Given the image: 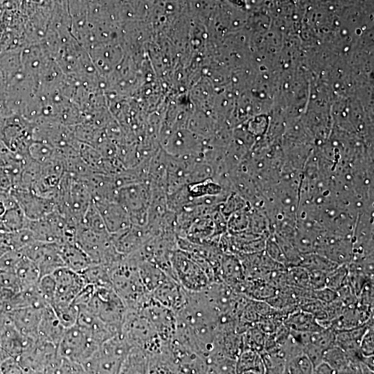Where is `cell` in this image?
I'll list each match as a JSON object with an SVG mask.
<instances>
[{
    "label": "cell",
    "mask_w": 374,
    "mask_h": 374,
    "mask_svg": "<svg viewBox=\"0 0 374 374\" xmlns=\"http://www.w3.org/2000/svg\"><path fill=\"white\" fill-rule=\"evenodd\" d=\"M0 373H24L17 358L8 355L0 363Z\"/></svg>",
    "instance_id": "d6986e66"
},
{
    "label": "cell",
    "mask_w": 374,
    "mask_h": 374,
    "mask_svg": "<svg viewBox=\"0 0 374 374\" xmlns=\"http://www.w3.org/2000/svg\"><path fill=\"white\" fill-rule=\"evenodd\" d=\"M77 307L84 308L104 322L121 331L127 308L112 287L95 286L88 301Z\"/></svg>",
    "instance_id": "3957f363"
},
{
    "label": "cell",
    "mask_w": 374,
    "mask_h": 374,
    "mask_svg": "<svg viewBox=\"0 0 374 374\" xmlns=\"http://www.w3.org/2000/svg\"><path fill=\"white\" fill-rule=\"evenodd\" d=\"M43 308L27 306L16 308L6 312L22 335L36 339H37V328Z\"/></svg>",
    "instance_id": "9c48e42d"
},
{
    "label": "cell",
    "mask_w": 374,
    "mask_h": 374,
    "mask_svg": "<svg viewBox=\"0 0 374 374\" xmlns=\"http://www.w3.org/2000/svg\"><path fill=\"white\" fill-rule=\"evenodd\" d=\"M323 361L327 362L335 371H344L349 362L346 355L338 348H328L323 353Z\"/></svg>",
    "instance_id": "2e32d148"
},
{
    "label": "cell",
    "mask_w": 374,
    "mask_h": 374,
    "mask_svg": "<svg viewBox=\"0 0 374 374\" xmlns=\"http://www.w3.org/2000/svg\"><path fill=\"white\" fill-rule=\"evenodd\" d=\"M55 280L51 274H48L40 278L37 288L43 300L47 305H51L55 294Z\"/></svg>",
    "instance_id": "e0dca14e"
},
{
    "label": "cell",
    "mask_w": 374,
    "mask_h": 374,
    "mask_svg": "<svg viewBox=\"0 0 374 374\" xmlns=\"http://www.w3.org/2000/svg\"><path fill=\"white\" fill-rule=\"evenodd\" d=\"M17 359L24 373H56L60 356L56 346L37 338Z\"/></svg>",
    "instance_id": "277c9868"
},
{
    "label": "cell",
    "mask_w": 374,
    "mask_h": 374,
    "mask_svg": "<svg viewBox=\"0 0 374 374\" xmlns=\"http://www.w3.org/2000/svg\"><path fill=\"white\" fill-rule=\"evenodd\" d=\"M19 251L36 264L41 277L65 267L57 243L35 241Z\"/></svg>",
    "instance_id": "52a82bcc"
},
{
    "label": "cell",
    "mask_w": 374,
    "mask_h": 374,
    "mask_svg": "<svg viewBox=\"0 0 374 374\" xmlns=\"http://www.w3.org/2000/svg\"><path fill=\"white\" fill-rule=\"evenodd\" d=\"M314 373H332L335 370L326 362L322 361L314 368Z\"/></svg>",
    "instance_id": "603a6c76"
},
{
    "label": "cell",
    "mask_w": 374,
    "mask_h": 374,
    "mask_svg": "<svg viewBox=\"0 0 374 374\" xmlns=\"http://www.w3.org/2000/svg\"><path fill=\"white\" fill-rule=\"evenodd\" d=\"M130 348L121 333L111 337L82 364L85 373H120Z\"/></svg>",
    "instance_id": "7a4b0ae2"
},
{
    "label": "cell",
    "mask_w": 374,
    "mask_h": 374,
    "mask_svg": "<svg viewBox=\"0 0 374 374\" xmlns=\"http://www.w3.org/2000/svg\"><path fill=\"white\" fill-rule=\"evenodd\" d=\"M172 278L183 288L197 293L205 290L213 279L212 266L183 253H174L170 259Z\"/></svg>",
    "instance_id": "6da1fadb"
},
{
    "label": "cell",
    "mask_w": 374,
    "mask_h": 374,
    "mask_svg": "<svg viewBox=\"0 0 374 374\" xmlns=\"http://www.w3.org/2000/svg\"><path fill=\"white\" fill-rule=\"evenodd\" d=\"M361 348L362 352L366 354L365 355H371L373 353V337H371L369 332L364 335L361 341Z\"/></svg>",
    "instance_id": "7402d4cb"
},
{
    "label": "cell",
    "mask_w": 374,
    "mask_h": 374,
    "mask_svg": "<svg viewBox=\"0 0 374 374\" xmlns=\"http://www.w3.org/2000/svg\"><path fill=\"white\" fill-rule=\"evenodd\" d=\"M102 344L77 323L66 328L57 346L58 354L66 359L82 364Z\"/></svg>",
    "instance_id": "5b68a950"
},
{
    "label": "cell",
    "mask_w": 374,
    "mask_h": 374,
    "mask_svg": "<svg viewBox=\"0 0 374 374\" xmlns=\"http://www.w3.org/2000/svg\"><path fill=\"white\" fill-rule=\"evenodd\" d=\"M260 358L253 351L248 350L241 355L235 366L238 373H262L263 366H260Z\"/></svg>",
    "instance_id": "9a60e30c"
},
{
    "label": "cell",
    "mask_w": 374,
    "mask_h": 374,
    "mask_svg": "<svg viewBox=\"0 0 374 374\" xmlns=\"http://www.w3.org/2000/svg\"><path fill=\"white\" fill-rule=\"evenodd\" d=\"M14 272L18 278L20 290L36 286L41 278L36 264L24 254L16 265Z\"/></svg>",
    "instance_id": "4fadbf2b"
},
{
    "label": "cell",
    "mask_w": 374,
    "mask_h": 374,
    "mask_svg": "<svg viewBox=\"0 0 374 374\" xmlns=\"http://www.w3.org/2000/svg\"><path fill=\"white\" fill-rule=\"evenodd\" d=\"M59 248L64 266L73 271L81 274L94 264L75 242L59 244Z\"/></svg>",
    "instance_id": "7c38bea8"
},
{
    "label": "cell",
    "mask_w": 374,
    "mask_h": 374,
    "mask_svg": "<svg viewBox=\"0 0 374 374\" xmlns=\"http://www.w3.org/2000/svg\"><path fill=\"white\" fill-rule=\"evenodd\" d=\"M324 351L313 344L306 346L305 353L311 361L314 368L323 361Z\"/></svg>",
    "instance_id": "ffe728a7"
},
{
    "label": "cell",
    "mask_w": 374,
    "mask_h": 374,
    "mask_svg": "<svg viewBox=\"0 0 374 374\" xmlns=\"http://www.w3.org/2000/svg\"><path fill=\"white\" fill-rule=\"evenodd\" d=\"M185 290L174 278L168 276L152 294L160 304L175 312L182 310L188 301Z\"/></svg>",
    "instance_id": "ba28073f"
},
{
    "label": "cell",
    "mask_w": 374,
    "mask_h": 374,
    "mask_svg": "<svg viewBox=\"0 0 374 374\" xmlns=\"http://www.w3.org/2000/svg\"><path fill=\"white\" fill-rule=\"evenodd\" d=\"M288 371L291 373H312L314 371L313 365L305 355H298L289 363Z\"/></svg>",
    "instance_id": "ac0fdd59"
},
{
    "label": "cell",
    "mask_w": 374,
    "mask_h": 374,
    "mask_svg": "<svg viewBox=\"0 0 374 374\" xmlns=\"http://www.w3.org/2000/svg\"><path fill=\"white\" fill-rule=\"evenodd\" d=\"M149 355L143 349L132 346L121 368L120 373H148Z\"/></svg>",
    "instance_id": "5bb4252c"
},
{
    "label": "cell",
    "mask_w": 374,
    "mask_h": 374,
    "mask_svg": "<svg viewBox=\"0 0 374 374\" xmlns=\"http://www.w3.org/2000/svg\"><path fill=\"white\" fill-rule=\"evenodd\" d=\"M332 275V278H329L328 283L330 287H337L341 283V281L344 280V276L346 273V270L344 267L339 268L338 271H335Z\"/></svg>",
    "instance_id": "44dd1931"
},
{
    "label": "cell",
    "mask_w": 374,
    "mask_h": 374,
    "mask_svg": "<svg viewBox=\"0 0 374 374\" xmlns=\"http://www.w3.org/2000/svg\"><path fill=\"white\" fill-rule=\"evenodd\" d=\"M66 329L51 306H45L37 328V338L57 347Z\"/></svg>",
    "instance_id": "30bf717a"
},
{
    "label": "cell",
    "mask_w": 374,
    "mask_h": 374,
    "mask_svg": "<svg viewBox=\"0 0 374 374\" xmlns=\"http://www.w3.org/2000/svg\"><path fill=\"white\" fill-rule=\"evenodd\" d=\"M55 280V294L51 304L53 309L69 305L87 284L80 274L62 267L52 274Z\"/></svg>",
    "instance_id": "8992f818"
},
{
    "label": "cell",
    "mask_w": 374,
    "mask_h": 374,
    "mask_svg": "<svg viewBox=\"0 0 374 374\" xmlns=\"http://www.w3.org/2000/svg\"><path fill=\"white\" fill-rule=\"evenodd\" d=\"M96 208L98 211L107 230L110 234L122 231L130 226V215L117 205H103L96 203Z\"/></svg>",
    "instance_id": "8fae6325"
}]
</instances>
